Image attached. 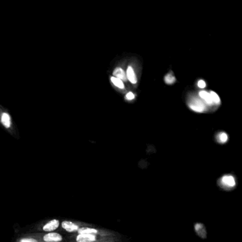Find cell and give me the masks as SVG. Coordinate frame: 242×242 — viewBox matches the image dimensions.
<instances>
[{
    "label": "cell",
    "mask_w": 242,
    "mask_h": 242,
    "mask_svg": "<svg viewBox=\"0 0 242 242\" xmlns=\"http://www.w3.org/2000/svg\"><path fill=\"white\" fill-rule=\"evenodd\" d=\"M190 107L197 112H202L205 109V105L198 98H194L190 102Z\"/></svg>",
    "instance_id": "obj_1"
},
{
    "label": "cell",
    "mask_w": 242,
    "mask_h": 242,
    "mask_svg": "<svg viewBox=\"0 0 242 242\" xmlns=\"http://www.w3.org/2000/svg\"><path fill=\"white\" fill-rule=\"evenodd\" d=\"M60 222L58 219H53L45 224L43 227V230L44 231H48V232H52L58 228Z\"/></svg>",
    "instance_id": "obj_2"
},
{
    "label": "cell",
    "mask_w": 242,
    "mask_h": 242,
    "mask_svg": "<svg viewBox=\"0 0 242 242\" xmlns=\"http://www.w3.org/2000/svg\"><path fill=\"white\" fill-rule=\"evenodd\" d=\"M44 240L46 242H60L63 240V237L58 233L50 232L44 236Z\"/></svg>",
    "instance_id": "obj_3"
},
{
    "label": "cell",
    "mask_w": 242,
    "mask_h": 242,
    "mask_svg": "<svg viewBox=\"0 0 242 242\" xmlns=\"http://www.w3.org/2000/svg\"><path fill=\"white\" fill-rule=\"evenodd\" d=\"M62 227L63 228L65 231H68V232H73V231H77L79 229V227L77 224L71 222L70 221H63L62 224Z\"/></svg>",
    "instance_id": "obj_4"
},
{
    "label": "cell",
    "mask_w": 242,
    "mask_h": 242,
    "mask_svg": "<svg viewBox=\"0 0 242 242\" xmlns=\"http://www.w3.org/2000/svg\"><path fill=\"white\" fill-rule=\"evenodd\" d=\"M195 230L197 234L202 239H205L207 237V231L205 226L203 224L198 223L195 225Z\"/></svg>",
    "instance_id": "obj_5"
},
{
    "label": "cell",
    "mask_w": 242,
    "mask_h": 242,
    "mask_svg": "<svg viewBox=\"0 0 242 242\" xmlns=\"http://www.w3.org/2000/svg\"><path fill=\"white\" fill-rule=\"evenodd\" d=\"M96 237L94 234H78L76 237L77 242H92L95 241Z\"/></svg>",
    "instance_id": "obj_6"
},
{
    "label": "cell",
    "mask_w": 242,
    "mask_h": 242,
    "mask_svg": "<svg viewBox=\"0 0 242 242\" xmlns=\"http://www.w3.org/2000/svg\"><path fill=\"white\" fill-rule=\"evenodd\" d=\"M113 75H114V77H117L121 80H123V81L127 80V75H126L124 70L121 67L116 68L113 72Z\"/></svg>",
    "instance_id": "obj_7"
},
{
    "label": "cell",
    "mask_w": 242,
    "mask_h": 242,
    "mask_svg": "<svg viewBox=\"0 0 242 242\" xmlns=\"http://www.w3.org/2000/svg\"><path fill=\"white\" fill-rule=\"evenodd\" d=\"M127 76L128 77V79L129 81L133 83V84H136L137 82V77H136L135 75V73L134 72H133V68L131 66H129L127 68Z\"/></svg>",
    "instance_id": "obj_8"
},
{
    "label": "cell",
    "mask_w": 242,
    "mask_h": 242,
    "mask_svg": "<svg viewBox=\"0 0 242 242\" xmlns=\"http://www.w3.org/2000/svg\"><path fill=\"white\" fill-rule=\"evenodd\" d=\"M222 183L224 185L229 186V187H233L235 185V180L234 178L231 175H226L222 178Z\"/></svg>",
    "instance_id": "obj_9"
},
{
    "label": "cell",
    "mask_w": 242,
    "mask_h": 242,
    "mask_svg": "<svg viewBox=\"0 0 242 242\" xmlns=\"http://www.w3.org/2000/svg\"><path fill=\"white\" fill-rule=\"evenodd\" d=\"M199 95H200V97L202 98V99H203L204 100H205V102L207 103V104L211 105L212 103L213 102L212 100L210 94V93H208L207 92L200 91V93H199Z\"/></svg>",
    "instance_id": "obj_10"
},
{
    "label": "cell",
    "mask_w": 242,
    "mask_h": 242,
    "mask_svg": "<svg viewBox=\"0 0 242 242\" xmlns=\"http://www.w3.org/2000/svg\"><path fill=\"white\" fill-rule=\"evenodd\" d=\"M78 233L79 234H95L97 233V231L95 229L83 227L78 229Z\"/></svg>",
    "instance_id": "obj_11"
},
{
    "label": "cell",
    "mask_w": 242,
    "mask_h": 242,
    "mask_svg": "<svg viewBox=\"0 0 242 242\" xmlns=\"http://www.w3.org/2000/svg\"><path fill=\"white\" fill-rule=\"evenodd\" d=\"M2 122L3 123L5 127L9 128L11 126V119L7 113H4L2 116Z\"/></svg>",
    "instance_id": "obj_12"
},
{
    "label": "cell",
    "mask_w": 242,
    "mask_h": 242,
    "mask_svg": "<svg viewBox=\"0 0 242 242\" xmlns=\"http://www.w3.org/2000/svg\"><path fill=\"white\" fill-rule=\"evenodd\" d=\"M111 81H112V82L115 86L120 88V89H123V88H124V85H123L122 80L118 79L117 77H111Z\"/></svg>",
    "instance_id": "obj_13"
},
{
    "label": "cell",
    "mask_w": 242,
    "mask_h": 242,
    "mask_svg": "<svg viewBox=\"0 0 242 242\" xmlns=\"http://www.w3.org/2000/svg\"><path fill=\"white\" fill-rule=\"evenodd\" d=\"M165 82L168 85L173 84V83L175 82V76H173L172 74L169 73V74H167L165 75Z\"/></svg>",
    "instance_id": "obj_14"
},
{
    "label": "cell",
    "mask_w": 242,
    "mask_h": 242,
    "mask_svg": "<svg viewBox=\"0 0 242 242\" xmlns=\"http://www.w3.org/2000/svg\"><path fill=\"white\" fill-rule=\"evenodd\" d=\"M210 94L211 95V97H212V102L216 103V104H219V103H220V98H219V97L218 96V95L216 94V92L212 91V92H210Z\"/></svg>",
    "instance_id": "obj_15"
},
{
    "label": "cell",
    "mask_w": 242,
    "mask_h": 242,
    "mask_svg": "<svg viewBox=\"0 0 242 242\" xmlns=\"http://www.w3.org/2000/svg\"><path fill=\"white\" fill-rule=\"evenodd\" d=\"M219 139L221 143H224L227 141V135L225 133H221L219 136Z\"/></svg>",
    "instance_id": "obj_16"
},
{
    "label": "cell",
    "mask_w": 242,
    "mask_h": 242,
    "mask_svg": "<svg viewBox=\"0 0 242 242\" xmlns=\"http://www.w3.org/2000/svg\"><path fill=\"white\" fill-rule=\"evenodd\" d=\"M198 85L200 88H204V87H205V86H206V83L205 81H204V80H199Z\"/></svg>",
    "instance_id": "obj_17"
},
{
    "label": "cell",
    "mask_w": 242,
    "mask_h": 242,
    "mask_svg": "<svg viewBox=\"0 0 242 242\" xmlns=\"http://www.w3.org/2000/svg\"><path fill=\"white\" fill-rule=\"evenodd\" d=\"M134 95H133V93L132 92H128V93H127V99H128V100H133V99H134Z\"/></svg>",
    "instance_id": "obj_18"
},
{
    "label": "cell",
    "mask_w": 242,
    "mask_h": 242,
    "mask_svg": "<svg viewBox=\"0 0 242 242\" xmlns=\"http://www.w3.org/2000/svg\"><path fill=\"white\" fill-rule=\"evenodd\" d=\"M20 242H37L36 240L32 239H29V238H25V239H22Z\"/></svg>",
    "instance_id": "obj_19"
}]
</instances>
